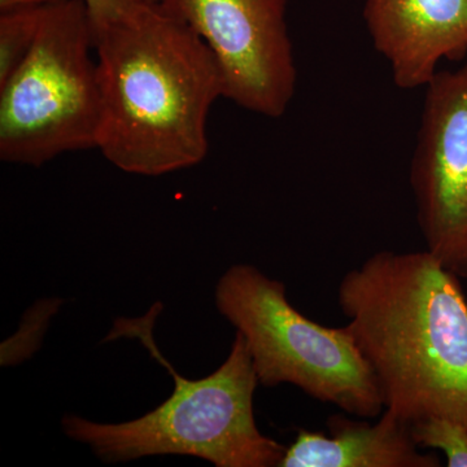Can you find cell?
<instances>
[{
	"label": "cell",
	"mask_w": 467,
	"mask_h": 467,
	"mask_svg": "<svg viewBox=\"0 0 467 467\" xmlns=\"http://www.w3.org/2000/svg\"><path fill=\"white\" fill-rule=\"evenodd\" d=\"M337 304L384 409L467 427V297L429 251H379L343 275Z\"/></svg>",
	"instance_id": "obj_1"
},
{
	"label": "cell",
	"mask_w": 467,
	"mask_h": 467,
	"mask_svg": "<svg viewBox=\"0 0 467 467\" xmlns=\"http://www.w3.org/2000/svg\"><path fill=\"white\" fill-rule=\"evenodd\" d=\"M100 92L97 150L128 174L160 177L207 158L208 119L223 77L204 42L160 5L95 41Z\"/></svg>",
	"instance_id": "obj_2"
},
{
	"label": "cell",
	"mask_w": 467,
	"mask_h": 467,
	"mask_svg": "<svg viewBox=\"0 0 467 467\" xmlns=\"http://www.w3.org/2000/svg\"><path fill=\"white\" fill-rule=\"evenodd\" d=\"M161 309L156 304L142 318L116 319L109 339L138 337L174 378L171 398L128 422L98 423L67 414L61 426L67 438L88 445L107 463L181 454L217 467H279L285 447L257 427L254 396L260 383L244 337L235 333L225 362L211 376L187 379L153 340V322Z\"/></svg>",
	"instance_id": "obj_3"
},
{
	"label": "cell",
	"mask_w": 467,
	"mask_h": 467,
	"mask_svg": "<svg viewBox=\"0 0 467 467\" xmlns=\"http://www.w3.org/2000/svg\"><path fill=\"white\" fill-rule=\"evenodd\" d=\"M214 300L244 337L261 386L291 384L356 418L383 413L382 393L348 326L312 321L292 306L285 284L250 264L227 269Z\"/></svg>",
	"instance_id": "obj_4"
},
{
	"label": "cell",
	"mask_w": 467,
	"mask_h": 467,
	"mask_svg": "<svg viewBox=\"0 0 467 467\" xmlns=\"http://www.w3.org/2000/svg\"><path fill=\"white\" fill-rule=\"evenodd\" d=\"M100 119L94 34L84 0L46 5L32 50L0 85V160L39 168L97 150Z\"/></svg>",
	"instance_id": "obj_5"
},
{
	"label": "cell",
	"mask_w": 467,
	"mask_h": 467,
	"mask_svg": "<svg viewBox=\"0 0 467 467\" xmlns=\"http://www.w3.org/2000/svg\"><path fill=\"white\" fill-rule=\"evenodd\" d=\"M216 58L223 98L267 119L287 112L297 67L287 24L288 0H159Z\"/></svg>",
	"instance_id": "obj_6"
},
{
	"label": "cell",
	"mask_w": 467,
	"mask_h": 467,
	"mask_svg": "<svg viewBox=\"0 0 467 467\" xmlns=\"http://www.w3.org/2000/svg\"><path fill=\"white\" fill-rule=\"evenodd\" d=\"M409 181L426 250L467 279V63L426 86Z\"/></svg>",
	"instance_id": "obj_7"
},
{
	"label": "cell",
	"mask_w": 467,
	"mask_h": 467,
	"mask_svg": "<svg viewBox=\"0 0 467 467\" xmlns=\"http://www.w3.org/2000/svg\"><path fill=\"white\" fill-rule=\"evenodd\" d=\"M364 18L402 90L426 88L442 60L467 55V0H367Z\"/></svg>",
	"instance_id": "obj_8"
},
{
	"label": "cell",
	"mask_w": 467,
	"mask_h": 467,
	"mask_svg": "<svg viewBox=\"0 0 467 467\" xmlns=\"http://www.w3.org/2000/svg\"><path fill=\"white\" fill-rule=\"evenodd\" d=\"M328 435L299 430L279 467H439L435 451H425L411 425L386 410L377 422L344 414L328 418Z\"/></svg>",
	"instance_id": "obj_9"
},
{
	"label": "cell",
	"mask_w": 467,
	"mask_h": 467,
	"mask_svg": "<svg viewBox=\"0 0 467 467\" xmlns=\"http://www.w3.org/2000/svg\"><path fill=\"white\" fill-rule=\"evenodd\" d=\"M45 7L0 12V85L7 81L32 50Z\"/></svg>",
	"instance_id": "obj_10"
},
{
	"label": "cell",
	"mask_w": 467,
	"mask_h": 467,
	"mask_svg": "<svg viewBox=\"0 0 467 467\" xmlns=\"http://www.w3.org/2000/svg\"><path fill=\"white\" fill-rule=\"evenodd\" d=\"M423 450L441 451L448 467H467V427L445 420H429L411 426Z\"/></svg>",
	"instance_id": "obj_11"
},
{
	"label": "cell",
	"mask_w": 467,
	"mask_h": 467,
	"mask_svg": "<svg viewBox=\"0 0 467 467\" xmlns=\"http://www.w3.org/2000/svg\"><path fill=\"white\" fill-rule=\"evenodd\" d=\"M84 3L95 42L104 30L134 16L143 9L159 5V0H84Z\"/></svg>",
	"instance_id": "obj_12"
},
{
	"label": "cell",
	"mask_w": 467,
	"mask_h": 467,
	"mask_svg": "<svg viewBox=\"0 0 467 467\" xmlns=\"http://www.w3.org/2000/svg\"><path fill=\"white\" fill-rule=\"evenodd\" d=\"M64 0H0V12L14 11L18 8L45 7L57 5Z\"/></svg>",
	"instance_id": "obj_13"
}]
</instances>
